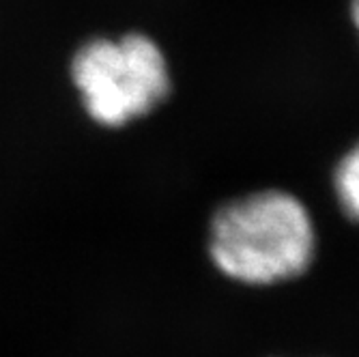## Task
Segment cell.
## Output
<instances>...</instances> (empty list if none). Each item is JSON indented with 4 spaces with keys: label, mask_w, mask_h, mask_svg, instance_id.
<instances>
[{
    "label": "cell",
    "mask_w": 359,
    "mask_h": 357,
    "mask_svg": "<svg viewBox=\"0 0 359 357\" xmlns=\"http://www.w3.org/2000/svg\"><path fill=\"white\" fill-rule=\"evenodd\" d=\"M209 254L224 276L243 284L292 280L312 265L314 226L292 194L256 191L215 211Z\"/></svg>",
    "instance_id": "cell-1"
},
{
    "label": "cell",
    "mask_w": 359,
    "mask_h": 357,
    "mask_svg": "<svg viewBox=\"0 0 359 357\" xmlns=\"http://www.w3.org/2000/svg\"><path fill=\"white\" fill-rule=\"evenodd\" d=\"M72 76L90 119L106 127L149 114L170 93L164 54L140 32L88 41L74 56Z\"/></svg>",
    "instance_id": "cell-2"
},
{
    "label": "cell",
    "mask_w": 359,
    "mask_h": 357,
    "mask_svg": "<svg viewBox=\"0 0 359 357\" xmlns=\"http://www.w3.org/2000/svg\"><path fill=\"white\" fill-rule=\"evenodd\" d=\"M334 187L342 211L359 222V144L340 159L334 175Z\"/></svg>",
    "instance_id": "cell-3"
},
{
    "label": "cell",
    "mask_w": 359,
    "mask_h": 357,
    "mask_svg": "<svg viewBox=\"0 0 359 357\" xmlns=\"http://www.w3.org/2000/svg\"><path fill=\"white\" fill-rule=\"evenodd\" d=\"M351 18L355 22L357 30H359V0H351Z\"/></svg>",
    "instance_id": "cell-4"
}]
</instances>
